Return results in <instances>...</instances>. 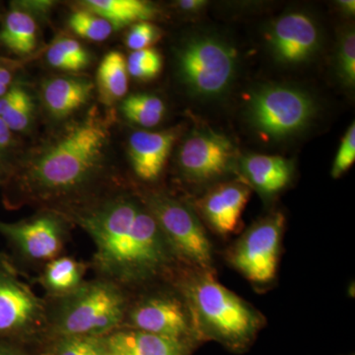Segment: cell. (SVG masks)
I'll return each mask as SVG.
<instances>
[{"label":"cell","instance_id":"cell-32","mask_svg":"<svg viewBox=\"0 0 355 355\" xmlns=\"http://www.w3.org/2000/svg\"><path fill=\"white\" fill-rule=\"evenodd\" d=\"M46 60L49 64L55 69L64 70V71H78L80 67L72 58L67 57L55 44L51 46L46 53Z\"/></svg>","mask_w":355,"mask_h":355},{"label":"cell","instance_id":"cell-1","mask_svg":"<svg viewBox=\"0 0 355 355\" xmlns=\"http://www.w3.org/2000/svg\"><path fill=\"white\" fill-rule=\"evenodd\" d=\"M95 245L103 277L119 286H140L167 273L176 257L147 207L118 198L78 217Z\"/></svg>","mask_w":355,"mask_h":355},{"label":"cell","instance_id":"cell-9","mask_svg":"<svg viewBox=\"0 0 355 355\" xmlns=\"http://www.w3.org/2000/svg\"><path fill=\"white\" fill-rule=\"evenodd\" d=\"M46 324L44 301L21 279L9 259L0 254V338L30 335Z\"/></svg>","mask_w":355,"mask_h":355},{"label":"cell","instance_id":"cell-12","mask_svg":"<svg viewBox=\"0 0 355 355\" xmlns=\"http://www.w3.org/2000/svg\"><path fill=\"white\" fill-rule=\"evenodd\" d=\"M0 234L27 260L48 263L62 253L67 231L58 216L43 214L13 223L0 222Z\"/></svg>","mask_w":355,"mask_h":355},{"label":"cell","instance_id":"cell-19","mask_svg":"<svg viewBox=\"0 0 355 355\" xmlns=\"http://www.w3.org/2000/svg\"><path fill=\"white\" fill-rule=\"evenodd\" d=\"M88 11L108 21L113 28L146 22L157 14L151 3L140 0H87Z\"/></svg>","mask_w":355,"mask_h":355},{"label":"cell","instance_id":"cell-30","mask_svg":"<svg viewBox=\"0 0 355 355\" xmlns=\"http://www.w3.org/2000/svg\"><path fill=\"white\" fill-rule=\"evenodd\" d=\"M160 34L155 26L148 22H139L132 26L127 37L128 49L135 51L146 50L156 40Z\"/></svg>","mask_w":355,"mask_h":355},{"label":"cell","instance_id":"cell-33","mask_svg":"<svg viewBox=\"0 0 355 355\" xmlns=\"http://www.w3.org/2000/svg\"><path fill=\"white\" fill-rule=\"evenodd\" d=\"M22 91V88L12 87L7 90L6 94L0 97V116L6 113L7 110L10 108L14 103L17 101Z\"/></svg>","mask_w":355,"mask_h":355},{"label":"cell","instance_id":"cell-13","mask_svg":"<svg viewBox=\"0 0 355 355\" xmlns=\"http://www.w3.org/2000/svg\"><path fill=\"white\" fill-rule=\"evenodd\" d=\"M268 41L277 62L299 64L314 57L321 44V34L316 21L296 11L284 14L273 22Z\"/></svg>","mask_w":355,"mask_h":355},{"label":"cell","instance_id":"cell-35","mask_svg":"<svg viewBox=\"0 0 355 355\" xmlns=\"http://www.w3.org/2000/svg\"><path fill=\"white\" fill-rule=\"evenodd\" d=\"M11 139V130L7 128L6 123L0 118V149L8 146Z\"/></svg>","mask_w":355,"mask_h":355},{"label":"cell","instance_id":"cell-11","mask_svg":"<svg viewBox=\"0 0 355 355\" xmlns=\"http://www.w3.org/2000/svg\"><path fill=\"white\" fill-rule=\"evenodd\" d=\"M237 150L225 135L211 130H195L179 151V165L184 176L197 183L225 175L235 164Z\"/></svg>","mask_w":355,"mask_h":355},{"label":"cell","instance_id":"cell-18","mask_svg":"<svg viewBox=\"0 0 355 355\" xmlns=\"http://www.w3.org/2000/svg\"><path fill=\"white\" fill-rule=\"evenodd\" d=\"M94 85L76 78H55L44 86V101L55 118H64L88 101Z\"/></svg>","mask_w":355,"mask_h":355},{"label":"cell","instance_id":"cell-28","mask_svg":"<svg viewBox=\"0 0 355 355\" xmlns=\"http://www.w3.org/2000/svg\"><path fill=\"white\" fill-rule=\"evenodd\" d=\"M33 109H34V104H33L31 96L23 89L17 101L14 103L12 106L0 118L3 120L9 130L21 132L30 125Z\"/></svg>","mask_w":355,"mask_h":355},{"label":"cell","instance_id":"cell-31","mask_svg":"<svg viewBox=\"0 0 355 355\" xmlns=\"http://www.w3.org/2000/svg\"><path fill=\"white\" fill-rule=\"evenodd\" d=\"M67 57L72 58L81 69L87 67L90 58L85 49L78 42L72 39H62L55 44Z\"/></svg>","mask_w":355,"mask_h":355},{"label":"cell","instance_id":"cell-26","mask_svg":"<svg viewBox=\"0 0 355 355\" xmlns=\"http://www.w3.org/2000/svg\"><path fill=\"white\" fill-rule=\"evenodd\" d=\"M128 73L135 78L148 80L157 76L162 69V58L157 51L146 49L132 51L127 62Z\"/></svg>","mask_w":355,"mask_h":355},{"label":"cell","instance_id":"cell-5","mask_svg":"<svg viewBox=\"0 0 355 355\" xmlns=\"http://www.w3.org/2000/svg\"><path fill=\"white\" fill-rule=\"evenodd\" d=\"M248 110L250 121L259 132L280 139L304 130L316 114V104L301 89L270 84L252 96Z\"/></svg>","mask_w":355,"mask_h":355},{"label":"cell","instance_id":"cell-4","mask_svg":"<svg viewBox=\"0 0 355 355\" xmlns=\"http://www.w3.org/2000/svg\"><path fill=\"white\" fill-rule=\"evenodd\" d=\"M58 300L48 313V324L57 338L111 335L123 327L128 308L123 287L104 277L84 282Z\"/></svg>","mask_w":355,"mask_h":355},{"label":"cell","instance_id":"cell-7","mask_svg":"<svg viewBox=\"0 0 355 355\" xmlns=\"http://www.w3.org/2000/svg\"><path fill=\"white\" fill-rule=\"evenodd\" d=\"M146 207L157 221L176 259L197 270L212 272L211 243L193 210L175 198L160 193L149 197Z\"/></svg>","mask_w":355,"mask_h":355},{"label":"cell","instance_id":"cell-16","mask_svg":"<svg viewBox=\"0 0 355 355\" xmlns=\"http://www.w3.org/2000/svg\"><path fill=\"white\" fill-rule=\"evenodd\" d=\"M116 355H187L189 342L120 329L105 336Z\"/></svg>","mask_w":355,"mask_h":355},{"label":"cell","instance_id":"cell-24","mask_svg":"<svg viewBox=\"0 0 355 355\" xmlns=\"http://www.w3.org/2000/svg\"><path fill=\"white\" fill-rule=\"evenodd\" d=\"M69 23V27L76 34L95 42L108 39L114 29L108 21L88 10L72 13Z\"/></svg>","mask_w":355,"mask_h":355},{"label":"cell","instance_id":"cell-15","mask_svg":"<svg viewBox=\"0 0 355 355\" xmlns=\"http://www.w3.org/2000/svg\"><path fill=\"white\" fill-rule=\"evenodd\" d=\"M176 139L177 133L174 130L132 133L128 151L135 174L144 181L157 179Z\"/></svg>","mask_w":355,"mask_h":355},{"label":"cell","instance_id":"cell-36","mask_svg":"<svg viewBox=\"0 0 355 355\" xmlns=\"http://www.w3.org/2000/svg\"><path fill=\"white\" fill-rule=\"evenodd\" d=\"M338 6L343 13L354 15L355 12V1L354 0H340L338 1Z\"/></svg>","mask_w":355,"mask_h":355},{"label":"cell","instance_id":"cell-20","mask_svg":"<svg viewBox=\"0 0 355 355\" xmlns=\"http://www.w3.org/2000/svg\"><path fill=\"white\" fill-rule=\"evenodd\" d=\"M84 275L85 270L80 261L72 257H58L46 263L41 284L51 296L60 298L83 286Z\"/></svg>","mask_w":355,"mask_h":355},{"label":"cell","instance_id":"cell-25","mask_svg":"<svg viewBox=\"0 0 355 355\" xmlns=\"http://www.w3.org/2000/svg\"><path fill=\"white\" fill-rule=\"evenodd\" d=\"M55 355H116L110 349L106 338L76 336L58 338Z\"/></svg>","mask_w":355,"mask_h":355},{"label":"cell","instance_id":"cell-14","mask_svg":"<svg viewBox=\"0 0 355 355\" xmlns=\"http://www.w3.org/2000/svg\"><path fill=\"white\" fill-rule=\"evenodd\" d=\"M250 196L249 184L229 182L210 190L198 202V207L203 218L214 232L227 236L239 227Z\"/></svg>","mask_w":355,"mask_h":355},{"label":"cell","instance_id":"cell-38","mask_svg":"<svg viewBox=\"0 0 355 355\" xmlns=\"http://www.w3.org/2000/svg\"><path fill=\"white\" fill-rule=\"evenodd\" d=\"M0 355H21V354L9 343L0 342Z\"/></svg>","mask_w":355,"mask_h":355},{"label":"cell","instance_id":"cell-3","mask_svg":"<svg viewBox=\"0 0 355 355\" xmlns=\"http://www.w3.org/2000/svg\"><path fill=\"white\" fill-rule=\"evenodd\" d=\"M107 140L108 130L100 121L90 119L76 125L33 165L30 184L44 195L80 188L97 169Z\"/></svg>","mask_w":355,"mask_h":355},{"label":"cell","instance_id":"cell-8","mask_svg":"<svg viewBox=\"0 0 355 355\" xmlns=\"http://www.w3.org/2000/svg\"><path fill=\"white\" fill-rule=\"evenodd\" d=\"M286 218L273 212L253 224L229 254L233 266L252 284L265 286L277 277Z\"/></svg>","mask_w":355,"mask_h":355},{"label":"cell","instance_id":"cell-27","mask_svg":"<svg viewBox=\"0 0 355 355\" xmlns=\"http://www.w3.org/2000/svg\"><path fill=\"white\" fill-rule=\"evenodd\" d=\"M338 74L345 85L352 86L355 83V35L354 30L349 29L340 37L338 43Z\"/></svg>","mask_w":355,"mask_h":355},{"label":"cell","instance_id":"cell-21","mask_svg":"<svg viewBox=\"0 0 355 355\" xmlns=\"http://www.w3.org/2000/svg\"><path fill=\"white\" fill-rule=\"evenodd\" d=\"M0 41L19 55L31 53L37 44V25L29 14L14 10L7 15L0 31Z\"/></svg>","mask_w":355,"mask_h":355},{"label":"cell","instance_id":"cell-39","mask_svg":"<svg viewBox=\"0 0 355 355\" xmlns=\"http://www.w3.org/2000/svg\"><path fill=\"white\" fill-rule=\"evenodd\" d=\"M7 90H8V87H6V86H3L0 84V97L6 94Z\"/></svg>","mask_w":355,"mask_h":355},{"label":"cell","instance_id":"cell-17","mask_svg":"<svg viewBox=\"0 0 355 355\" xmlns=\"http://www.w3.org/2000/svg\"><path fill=\"white\" fill-rule=\"evenodd\" d=\"M242 171L251 186L268 196L279 193L291 183L294 166L282 156L254 154L243 159Z\"/></svg>","mask_w":355,"mask_h":355},{"label":"cell","instance_id":"cell-2","mask_svg":"<svg viewBox=\"0 0 355 355\" xmlns=\"http://www.w3.org/2000/svg\"><path fill=\"white\" fill-rule=\"evenodd\" d=\"M181 288L198 338L207 336L233 347H242L263 326L260 313L222 286L212 272L197 270L183 280Z\"/></svg>","mask_w":355,"mask_h":355},{"label":"cell","instance_id":"cell-37","mask_svg":"<svg viewBox=\"0 0 355 355\" xmlns=\"http://www.w3.org/2000/svg\"><path fill=\"white\" fill-rule=\"evenodd\" d=\"M11 80H12V76H11L10 72L0 65V84L8 87L9 84L11 83Z\"/></svg>","mask_w":355,"mask_h":355},{"label":"cell","instance_id":"cell-22","mask_svg":"<svg viewBox=\"0 0 355 355\" xmlns=\"http://www.w3.org/2000/svg\"><path fill=\"white\" fill-rule=\"evenodd\" d=\"M97 81L102 99L109 104L127 94V62L121 53L110 51L105 55L98 69Z\"/></svg>","mask_w":355,"mask_h":355},{"label":"cell","instance_id":"cell-23","mask_svg":"<svg viewBox=\"0 0 355 355\" xmlns=\"http://www.w3.org/2000/svg\"><path fill=\"white\" fill-rule=\"evenodd\" d=\"M125 118L144 128L157 125L165 114V105L157 96L135 94L130 96L121 106Z\"/></svg>","mask_w":355,"mask_h":355},{"label":"cell","instance_id":"cell-34","mask_svg":"<svg viewBox=\"0 0 355 355\" xmlns=\"http://www.w3.org/2000/svg\"><path fill=\"white\" fill-rule=\"evenodd\" d=\"M207 3V2L205 0H182V1H179V7L184 11L196 12V11L202 10Z\"/></svg>","mask_w":355,"mask_h":355},{"label":"cell","instance_id":"cell-29","mask_svg":"<svg viewBox=\"0 0 355 355\" xmlns=\"http://www.w3.org/2000/svg\"><path fill=\"white\" fill-rule=\"evenodd\" d=\"M355 161V125L352 123L343 137L331 168V176L338 179L352 167Z\"/></svg>","mask_w":355,"mask_h":355},{"label":"cell","instance_id":"cell-10","mask_svg":"<svg viewBox=\"0 0 355 355\" xmlns=\"http://www.w3.org/2000/svg\"><path fill=\"white\" fill-rule=\"evenodd\" d=\"M121 328L189 343L198 338L184 297L169 293L153 294L128 305Z\"/></svg>","mask_w":355,"mask_h":355},{"label":"cell","instance_id":"cell-6","mask_svg":"<svg viewBox=\"0 0 355 355\" xmlns=\"http://www.w3.org/2000/svg\"><path fill=\"white\" fill-rule=\"evenodd\" d=\"M179 69L193 94L218 97L233 83L237 58L235 51L225 42L202 35L191 39L180 50Z\"/></svg>","mask_w":355,"mask_h":355}]
</instances>
